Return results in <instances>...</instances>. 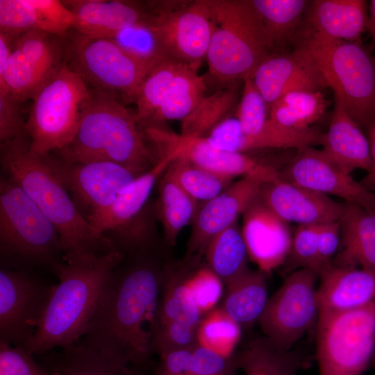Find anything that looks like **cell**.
Listing matches in <instances>:
<instances>
[{
  "instance_id": "6da1fadb",
  "label": "cell",
  "mask_w": 375,
  "mask_h": 375,
  "mask_svg": "<svg viewBox=\"0 0 375 375\" xmlns=\"http://www.w3.org/2000/svg\"><path fill=\"white\" fill-rule=\"evenodd\" d=\"M156 248L130 252L128 261L112 272L81 339L111 359L142 369L153 353L151 326L170 260Z\"/></svg>"
},
{
  "instance_id": "7a4b0ae2",
  "label": "cell",
  "mask_w": 375,
  "mask_h": 375,
  "mask_svg": "<svg viewBox=\"0 0 375 375\" xmlns=\"http://www.w3.org/2000/svg\"><path fill=\"white\" fill-rule=\"evenodd\" d=\"M125 258L116 249L64 258L54 269L59 282L53 285L32 338L24 347L40 356L69 347L85 335L108 279Z\"/></svg>"
},
{
  "instance_id": "3957f363",
  "label": "cell",
  "mask_w": 375,
  "mask_h": 375,
  "mask_svg": "<svg viewBox=\"0 0 375 375\" xmlns=\"http://www.w3.org/2000/svg\"><path fill=\"white\" fill-rule=\"evenodd\" d=\"M1 165L57 228L64 258L108 251L113 248L99 238L81 215L54 169L51 156L33 151L28 136L1 143Z\"/></svg>"
},
{
  "instance_id": "277c9868",
  "label": "cell",
  "mask_w": 375,
  "mask_h": 375,
  "mask_svg": "<svg viewBox=\"0 0 375 375\" xmlns=\"http://www.w3.org/2000/svg\"><path fill=\"white\" fill-rule=\"evenodd\" d=\"M90 88L72 142L58 151L66 162L107 161L122 165L136 176L159 160L147 145L135 112L113 93Z\"/></svg>"
},
{
  "instance_id": "5b68a950",
  "label": "cell",
  "mask_w": 375,
  "mask_h": 375,
  "mask_svg": "<svg viewBox=\"0 0 375 375\" xmlns=\"http://www.w3.org/2000/svg\"><path fill=\"white\" fill-rule=\"evenodd\" d=\"M212 31L206 60L225 85L250 76L272 48L250 0H207Z\"/></svg>"
},
{
  "instance_id": "8992f818",
  "label": "cell",
  "mask_w": 375,
  "mask_h": 375,
  "mask_svg": "<svg viewBox=\"0 0 375 375\" xmlns=\"http://www.w3.org/2000/svg\"><path fill=\"white\" fill-rule=\"evenodd\" d=\"M299 46L310 56L327 87L361 127L375 121V60L359 42L331 40L306 31Z\"/></svg>"
},
{
  "instance_id": "52a82bcc",
  "label": "cell",
  "mask_w": 375,
  "mask_h": 375,
  "mask_svg": "<svg viewBox=\"0 0 375 375\" xmlns=\"http://www.w3.org/2000/svg\"><path fill=\"white\" fill-rule=\"evenodd\" d=\"M90 88L65 62L37 92L26 122L31 149L49 154L73 140Z\"/></svg>"
},
{
  "instance_id": "ba28073f",
  "label": "cell",
  "mask_w": 375,
  "mask_h": 375,
  "mask_svg": "<svg viewBox=\"0 0 375 375\" xmlns=\"http://www.w3.org/2000/svg\"><path fill=\"white\" fill-rule=\"evenodd\" d=\"M375 351V301L350 311L319 314L316 326L319 375H362Z\"/></svg>"
},
{
  "instance_id": "9c48e42d",
  "label": "cell",
  "mask_w": 375,
  "mask_h": 375,
  "mask_svg": "<svg viewBox=\"0 0 375 375\" xmlns=\"http://www.w3.org/2000/svg\"><path fill=\"white\" fill-rule=\"evenodd\" d=\"M64 40L67 65L88 86L134 102L151 71L128 55L111 38L90 37L73 28Z\"/></svg>"
},
{
  "instance_id": "30bf717a",
  "label": "cell",
  "mask_w": 375,
  "mask_h": 375,
  "mask_svg": "<svg viewBox=\"0 0 375 375\" xmlns=\"http://www.w3.org/2000/svg\"><path fill=\"white\" fill-rule=\"evenodd\" d=\"M0 247L3 256L50 262L53 269L59 264L54 256L62 251L57 228L9 178L0 182Z\"/></svg>"
},
{
  "instance_id": "8fae6325",
  "label": "cell",
  "mask_w": 375,
  "mask_h": 375,
  "mask_svg": "<svg viewBox=\"0 0 375 375\" xmlns=\"http://www.w3.org/2000/svg\"><path fill=\"white\" fill-rule=\"evenodd\" d=\"M319 275L312 269H298L286 276L268 299L258 324L262 335L281 351H290L312 328L319 315Z\"/></svg>"
},
{
  "instance_id": "7c38bea8",
  "label": "cell",
  "mask_w": 375,
  "mask_h": 375,
  "mask_svg": "<svg viewBox=\"0 0 375 375\" xmlns=\"http://www.w3.org/2000/svg\"><path fill=\"white\" fill-rule=\"evenodd\" d=\"M66 62L64 38L39 30L19 35L3 74L0 92L24 102L35 94Z\"/></svg>"
},
{
  "instance_id": "4fadbf2b",
  "label": "cell",
  "mask_w": 375,
  "mask_h": 375,
  "mask_svg": "<svg viewBox=\"0 0 375 375\" xmlns=\"http://www.w3.org/2000/svg\"><path fill=\"white\" fill-rule=\"evenodd\" d=\"M151 20L172 59L199 69L212 26L207 0L150 1Z\"/></svg>"
},
{
  "instance_id": "5bb4252c",
  "label": "cell",
  "mask_w": 375,
  "mask_h": 375,
  "mask_svg": "<svg viewBox=\"0 0 375 375\" xmlns=\"http://www.w3.org/2000/svg\"><path fill=\"white\" fill-rule=\"evenodd\" d=\"M158 153L175 151L177 156L218 174L234 178L238 176H256L268 181L279 175L272 164L246 153L233 152L214 146L206 136L188 137L161 127L143 129Z\"/></svg>"
},
{
  "instance_id": "9a60e30c",
  "label": "cell",
  "mask_w": 375,
  "mask_h": 375,
  "mask_svg": "<svg viewBox=\"0 0 375 375\" xmlns=\"http://www.w3.org/2000/svg\"><path fill=\"white\" fill-rule=\"evenodd\" d=\"M53 286L19 270L0 271V340L24 348L33 336Z\"/></svg>"
},
{
  "instance_id": "2e32d148",
  "label": "cell",
  "mask_w": 375,
  "mask_h": 375,
  "mask_svg": "<svg viewBox=\"0 0 375 375\" xmlns=\"http://www.w3.org/2000/svg\"><path fill=\"white\" fill-rule=\"evenodd\" d=\"M55 171L85 218L108 208L137 177L119 164L107 161L66 162L51 156Z\"/></svg>"
},
{
  "instance_id": "e0dca14e",
  "label": "cell",
  "mask_w": 375,
  "mask_h": 375,
  "mask_svg": "<svg viewBox=\"0 0 375 375\" xmlns=\"http://www.w3.org/2000/svg\"><path fill=\"white\" fill-rule=\"evenodd\" d=\"M279 172L286 181L329 197H338L347 203L375 210V192L356 181L322 150L312 147L297 150Z\"/></svg>"
},
{
  "instance_id": "ac0fdd59",
  "label": "cell",
  "mask_w": 375,
  "mask_h": 375,
  "mask_svg": "<svg viewBox=\"0 0 375 375\" xmlns=\"http://www.w3.org/2000/svg\"><path fill=\"white\" fill-rule=\"evenodd\" d=\"M264 181L256 176H243L217 197L199 205L191 224L183 261L199 264L212 240L238 222V217L258 197Z\"/></svg>"
},
{
  "instance_id": "d6986e66",
  "label": "cell",
  "mask_w": 375,
  "mask_h": 375,
  "mask_svg": "<svg viewBox=\"0 0 375 375\" xmlns=\"http://www.w3.org/2000/svg\"><path fill=\"white\" fill-rule=\"evenodd\" d=\"M258 197L281 219L298 225L339 222L346 209L345 202L286 181L280 174L262 183Z\"/></svg>"
},
{
  "instance_id": "ffe728a7",
  "label": "cell",
  "mask_w": 375,
  "mask_h": 375,
  "mask_svg": "<svg viewBox=\"0 0 375 375\" xmlns=\"http://www.w3.org/2000/svg\"><path fill=\"white\" fill-rule=\"evenodd\" d=\"M250 77L269 108L288 92L327 87L315 61L300 46L290 53L269 54Z\"/></svg>"
},
{
  "instance_id": "44dd1931",
  "label": "cell",
  "mask_w": 375,
  "mask_h": 375,
  "mask_svg": "<svg viewBox=\"0 0 375 375\" xmlns=\"http://www.w3.org/2000/svg\"><path fill=\"white\" fill-rule=\"evenodd\" d=\"M241 228L249 257L265 274L282 265L289 255L292 234L289 224L258 197L242 214Z\"/></svg>"
},
{
  "instance_id": "7402d4cb",
  "label": "cell",
  "mask_w": 375,
  "mask_h": 375,
  "mask_svg": "<svg viewBox=\"0 0 375 375\" xmlns=\"http://www.w3.org/2000/svg\"><path fill=\"white\" fill-rule=\"evenodd\" d=\"M324 133L315 128L292 129L279 126L269 119L258 133H244L236 118L228 117L206 135L215 147L233 152L246 153L267 149H295L321 144Z\"/></svg>"
},
{
  "instance_id": "603a6c76",
  "label": "cell",
  "mask_w": 375,
  "mask_h": 375,
  "mask_svg": "<svg viewBox=\"0 0 375 375\" xmlns=\"http://www.w3.org/2000/svg\"><path fill=\"white\" fill-rule=\"evenodd\" d=\"M76 17L74 29L94 38H112L118 31L151 17L148 3L121 0L62 1Z\"/></svg>"
},
{
  "instance_id": "cb8c5ba5",
  "label": "cell",
  "mask_w": 375,
  "mask_h": 375,
  "mask_svg": "<svg viewBox=\"0 0 375 375\" xmlns=\"http://www.w3.org/2000/svg\"><path fill=\"white\" fill-rule=\"evenodd\" d=\"M317 295L319 314L365 307L375 301V272L332 265L319 276Z\"/></svg>"
},
{
  "instance_id": "d4e9b609",
  "label": "cell",
  "mask_w": 375,
  "mask_h": 375,
  "mask_svg": "<svg viewBox=\"0 0 375 375\" xmlns=\"http://www.w3.org/2000/svg\"><path fill=\"white\" fill-rule=\"evenodd\" d=\"M176 156L175 151L161 153L157 163L137 176L108 208L86 218L95 234L104 238L103 233L105 232L117 231L124 235L127 226L140 215L157 181Z\"/></svg>"
},
{
  "instance_id": "484cf974",
  "label": "cell",
  "mask_w": 375,
  "mask_h": 375,
  "mask_svg": "<svg viewBox=\"0 0 375 375\" xmlns=\"http://www.w3.org/2000/svg\"><path fill=\"white\" fill-rule=\"evenodd\" d=\"M368 19L364 0H315L306 10V31L327 39L358 42Z\"/></svg>"
},
{
  "instance_id": "4316f807",
  "label": "cell",
  "mask_w": 375,
  "mask_h": 375,
  "mask_svg": "<svg viewBox=\"0 0 375 375\" xmlns=\"http://www.w3.org/2000/svg\"><path fill=\"white\" fill-rule=\"evenodd\" d=\"M340 224V244L332 265L375 272V210L346 203Z\"/></svg>"
},
{
  "instance_id": "83f0119b",
  "label": "cell",
  "mask_w": 375,
  "mask_h": 375,
  "mask_svg": "<svg viewBox=\"0 0 375 375\" xmlns=\"http://www.w3.org/2000/svg\"><path fill=\"white\" fill-rule=\"evenodd\" d=\"M321 145L323 152L347 172L369 169V140L336 99L329 127L324 133Z\"/></svg>"
},
{
  "instance_id": "f1b7e54d",
  "label": "cell",
  "mask_w": 375,
  "mask_h": 375,
  "mask_svg": "<svg viewBox=\"0 0 375 375\" xmlns=\"http://www.w3.org/2000/svg\"><path fill=\"white\" fill-rule=\"evenodd\" d=\"M37 357L51 373L59 375H147L142 369L114 360L81 340Z\"/></svg>"
},
{
  "instance_id": "f546056e",
  "label": "cell",
  "mask_w": 375,
  "mask_h": 375,
  "mask_svg": "<svg viewBox=\"0 0 375 375\" xmlns=\"http://www.w3.org/2000/svg\"><path fill=\"white\" fill-rule=\"evenodd\" d=\"M197 265L185 261L177 265L169 260L152 326L176 321L199 326L204 315L197 306L189 285L190 276Z\"/></svg>"
},
{
  "instance_id": "4dcf8cb0",
  "label": "cell",
  "mask_w": 375,
  "mask_h": 375,
  "mask_svg": "<svg viewBox=\"0 0 375 375\" xmlns=\"http://www.w3.org/2000/svg\"><path fill=\"white\" fill-rule=\"evenodd\" d=\"M225 287L220 308L241 328H251L269 299L265 273L249 268Z\"/></svg>"
},
{
  "instance_id": "1f68e13d",
  "label": "cell",
  "mask_w": 375,
  "mask_h": 375,
  "mask_svg": "<svg viewBox=\"0 0 375 375\" xmlns=\"http://www.w3.org/2000/svg\"><path fill=\"white\" fill-rule=\"evenodd\" d=\"M235 356L243 375H297L304 366L298 351H281L263 335L251 340Z\"/></svg>"
},
{
  "instance_id": "d6a6232c",
  "label": "cell",
  "mask_w": 375,
  "mask_h": 375,
  "mask_svg": "<svg viewBox=\"0 0 375 375\" xmlns=\"http://www.w3.org/2000/svg\"><path fill=\"white\" fill-rule=\"evenodd\" d=\"M198 203L174 180L165 173L162 174L160 179L156 212L168 247H174L181 231L192 224L199 208Z\"/></svg>"
},
{
  "instance_id": "836d02e7",
  "label": "cell",
  "mask_w": 375,
  "mask_h": 375,
  "mask_svg": "<svg viewBox=\"0 0 375 375\" xmlns=\"http://www.w3.org/2000/svg\"><path fill=\"white\" fill-rule=\"evenodd\" d=\"M203 257L206 266L225 286L249 269L248 251L238 222L212 240Z\"/></svg>"
},
{
  "instance_id": "e575fe53",
  "label": "cell",
  "mask_w": 375,
  "mask_h": 375,
  "mask_svg": "<svg viewBox=\"0 0 375 375\" xmlns=\"http://www.w3.org/2000/svg\"><path fill=\"white\" fill-rule=\"evenodd\" d=\"M186 65L176 76L159 108L146 127H160L167 120L185 118L206 95V78Z\"/></svg>"
},
{
  "instance_id": "d590c367",
  "label": "cell",
  "mask_w": 375,
  "mask_h": 375,
  "mask_svg": "<svg viewBox=\"0 0 375 375\" xmlns=\"http://www.w3.org/2000/svg\"><path fill=\"white\" fill-rule=\"evenodd\" d=\"M272 49L292 38L307 10L306 0H250Z\"/></svg>"
},
{
  "instance_id": "8d00e7d4",
  "label": "cell",
  "mask_w": 375,
  "mask_h": 375,
  "mask_svg": "<svg viewBox=\"0 0 375 375\" xmlns=\"http://www.w3.org/2000/svg\"><path fill=\"white\" fill-rule=\"evenodd\" d=\"M328 103L322 91H292L271 106L269 119L283 127L307 129L323 115Z\"/></svg>"
},
{
  "instance_id": "74e56055",
  "label": "cell",
  "mask_w": 375,
  "mask_h": 375,
  "mask_svg": "<svg viewBox=\"0 0 375 375\" xmlns=\"http://www.w3.org/2000/svg\"><path fill=\"white\" fill-rule=\"evenodd\" d=\"M238 82L205 95L181 121L180 134L188 137L206 136L217 124L230 117L229 114L237 103Z\"/></svg>"
},
{
  "instance_id": "f35d334b",
  "label": "cell",
  "mask_w": 375,
  "mask_h": 375,
  "mask_svg": "<svg viewBox=\"0 0 375 375\" xmlns=\"http://www.w3.org/2000/svg\"><path fill=\"white\" fill-rule=\"evenodd\" d=\"M110 38L149 71L172 59L151 17L123 28Z\"/></svg>"
},
{
  "instance_id": "ab89813d",
  "label": "cell",
  "mask_w": 375,
  "mask_h": 375,
  "mask_svg": "<svg viewBox=\"0 0 375 375\" xmlns=\"http://www.w3.org/2000/svg\"><path fill=\"white\" fill-rule=\"evenodd\" d=\"M165 173L198 202L208 201L225 190L233 178L218 174L176 156Z\"/></svg>"
},
{
  "instance_id": "60d3db41",
  "label": "cell",
  "mask_w": 375,
  "mask_h": 375,
  "mask_svg": "<svg viewBox=\"0 0 375 375\" xmlns=\"http://www.w3.org/2000/svg\"><path fill=\"white\" fill-rule=\"evenodd\" d=\"M186 65H189L169 59L148 74L134 100L135 117L141 127H145L150 122L174 78Z\"/></svg>"
},
{
  "instance_id": "b9f144b4",
  "label": "cell",
  "mask_w": 375,
  "mask_h": 375,
  "mask_svg": "<svg viewBox=\"0 0 375 375\" xmlns=\"http://www.w3.org/2000/svg\"><path fill=\"white\" fill-rule=\"evenodd\" d=\"M31 30L48 33L40 0H0V31L19 35Z\"/></svg>"
},
{
  "instance_id": "7bdbcfd3",
  "label": "cell",
  "mask_w": 375,
  "mask_h": 375,
  "mask_svg": "<svg viewBox=\"0 0 375 375\" xmlns=\"http://www.w3.org/2000/svg\"><path fill=\"white\" fill-rule=\"evenodd\" d=\"M241 328L220 308L203 317L199 328V342L223 355L230 356Z\"/></svg>"
},
{
  "instance_id": "ee69618b",
  "label": "cell",
  "mask_w": 375,
  "mask_h": 375,
  "mask_svg": "<svg viewBox=\"0 0 375 375\" xmlns=\"http://www.w3.org/2000/svg\"><path fill=\"white\" fill-rule=\"evenodd\" d=\"M318 225H298L292 234L291 249L283 265V274L288 275L298 269L308 268L319 275L317 247Z\"/></svg>"
},
{
  "instance_id": "f6af8a7d",
  "label": "cell",
  "mask_w": 375,
  "mask_h": 375,
  "mask_svg": "<svg viewBox=\"0 0 375 375\" xmlns=\"http://www.w3.org/2000/svg\"><path fill=\"white\" fill-rule=\"evenodd\" d=\"M242 81V97L235 118L244 133L256 134L261 131L267 122L269 106L250 76Z\"/></svg>"
},
{
  "instance_id": "bcb514c9",
  "label": "cell",
  "mask_w": 375,
  "mask_h": 375,
  "mask_svg": "<svg viewBox=\"0 0 375 375\" xmlns=\"http://www.w3.org/2000/svg\"><path fill=\"white\" fill-rule=\"evenodd\" d=\"M199 326L182 321L154 325L151 328L152 352L158 356L199 344Z\"/></svg>"
},
{
  "instance_id": "7dc6e473",
  "label": "cell",
  "mask_w": 375,
  "mask_h": 375,
  "mask_svg": "<svg viewBox=\"0 0 375 375\" xmlns=\"http://www.w3.org/2000/svg\"><path fill=\"white\" fill-rule=\"evenodd\" d=\"M239 370L235 354L226 356L199 343L192 349L186 375H237Z\"/></svg>"
},
{
  "instance_id": "c3c4849f",
  "label": "cell",
  "mask_w": 375,
  "mask_h": 375,
  "mask_svg": "<svg viewBox=\"0 0 375 375\" xmlns=\"http://www.w3.org/2000/svg\"><path fill=\"white\" fill-rule=\"evenodd\" d=\"M0 375H51L21 347L0 340Z\"/></svg>"
},
{
  "instance_id": "681fc988",
  "label": "cell",
  "mask_w": 375,
  "mask_h": 375,
  "mask_svg": "<svg viewBox=\"0 0 375 375\" xmlns=\"http://www.w3.org/2000/svg\"><path fill=\"white\" fill-rule=\"evenodd\" d=\"M193 299L204 315L212 310L222 294L221 280L206 265L195 268L190 280Z\"/></svg>"
},
{
  "instance_id": "f907efd6",
  "label": "cell",
  "mask_w": 375,
  "mask_h": 375,
  "mask_svg": "<svg viewBox=\"0 0 375 375\" xmlns=\"http://www.w3.org/2000/svg\"><path fill=\"white\" fill-rule=\"evenodd\" d=\"M21 103L7 92H0L1 143L28 136L26 122L21 112Z\"/></svg>"
},
{
  "instance_id": "816d5d0a",
  "label": "cell",
  "mask_w": 375,
  "mask_h": 375,
  "mask_svg": "<svg viewBox=\"0 0 375 375\" xmlns=\"http://www.w3.org/2000/svg\"><path fill=\"white\" fill-rule=\"evenodd\" d=\"M340 244V221L318 225L319 276L332 266L333 258L337 254Z\"/></svg>"
},
{
  "instance_id": "f5cc1de1",
  "label": "cell",
  "mask_w": 375,
  "mask_h": 375,
  "mask_svg": "<svg viewBox=\"0 0 375 375\" xmlns=\"http://www.w3.org/2000/svg\"><path fill=\"white\" fill-rule=\"evenodd\" d=\"M369 144L371 163L367 174L360 181L366 188L375 190V121L369 127Z\"/></svg>"
},
{
  "instance_id": "db71d44e",
  "label": "cell",
  "mask_w": 375,
  "mask_h": 375,
  "mask_svg": "<svg viewBox=\"0 0 375 375\" xmlns=\"http://www.w3.org/2000/svg\"><path fill=\"white\" fill-rule=\"evenodd\" d=\"M367 29L371 33L372 37L375 42V0L370 1L369 8V19Z\"/></svg>"
},
{
  "instance_id": "11a10c76",
  "label": "cell",
  "mask_w": 375,
  "mask_h": 375,
  "mask_svg": "<svg viewBox=\"0 0 375 375\" xmlns=\"http://www.w3.org/2000/svg\"><path fill=\"white\" fill-rule=\"evenodd\" d=\"M372 365H373L375 366V351H374V358H373V360H372Z\"/></svg>"
},
{
  "instance_id": "9f6ffc18",
  "label": "cell",
  "mask_w": 375,
  "mask_h": 375,
  "mask_svg": "<svg viewBox=\"0 0 375 375\" xmlns=\"http://www.w3.org/2000/svg\"><path fill=\"white\" fill-rule=\"evenodd\" d=\"M51 375H59V374L56 373H51Z\"/></svg>"
}]
</instances>
